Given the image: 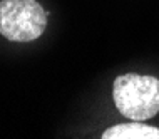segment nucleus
I'll return each instance as SVG.
<instances>
[{
	"label": "nucleus",
	"instance_id": "1",
	"mask_svg": "<svg viewBox=\"0 0 159 139\" xmlns=\"http://www.w3.org/2000/svg\"><path fill=\"white\" fill-rule=\"evenodd\" d=\"M114 102L119 112L132 121L151 119L159 112V79L124 74L114 81Z\"/></svg>",
	"mask_w": 159,
	"mask_h": 139
},
{
	"label": "nucleus",
	"instance_id": "2",
	"mask_svg": "<svg viewBox=\"0 0 159 139\" xmlns=\"http://www.w3.org/2000/svg\"><path fill=\"white\" fill-rule=\"evenodd\" d=\"M47 27V12L35 0H2L0 34L12 42L39 39Z\"/></svg>",
	"mask_w": 159,
	"mask_h": 139
},
{
	"label": "nucleus",
	"instance_id": "3",
	"mask_svg": "<svg viewBox=\"0 0 159 139\" xmlns=\"http://www.w3.org/2000/svg\"><path fill=\"white\" fill-rule=\"evenodd\" d=\"M104 139H159V129L141 123L119 124L106 129L102 134Z\"/></svg>",
	"mask_w": 159,
	"mask_h": 139
}]
</instances>
